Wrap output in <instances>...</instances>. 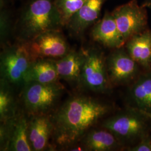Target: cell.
<instances>
[{
	"mask_svg": "<svg viewBox=\"0 0 151 151\" xmlns=\"http://www.w3.org/2000/svg\"><path fill=\"white\" fill-rule=\"evenodd\" d=\"M111 13L125 42L147 29L146 7L139 5L137 0H130L118 6Z\"/></svg>",
	"mask_w": 151,
	"mask_h": 151,
	"instance_id": "obj_8",
	"label": "cell"
},
{
	"mask_svg": "<svg viewBox=\"0 0 151 151\" xmlns=\"http://www.w3.org/2000/svg\"><path fill=\"white\" fill-rule=\"evenodd\" d=\"M143 5L146 7V8H149L151 10V0H146Z\"/></svg>",
	"mask_w": 151,
	"mask_h": 151,
	"instance_id": "obj_23",
	"label": "cell"
},
{
	"mask_svg": "<svg viewBox=\"0 0 151 151\" xmlns=\"http://www.w3.org/2000/svg\"><path fill=\"white\" fill-rule=\"evenodd\" d=\"M53 125L50 114L29 116L27 136L32 151L53 149L49 143L52 138Z\"/></svg>",
	"mask_w": 151,
	"mask_h": 151,
	"instance_id": "obj_12",
	"label": "cell"
},
{
	"mask_svg": "<svg viewBox=\"0 0 151 151\" xmlns=\"http://www.w3.org/2000/svg\"><path fill=\"white\" fill-rule=\"evenodd\" d=\"M86 57V50L71 49L63 57L53 60L60 79L78 85Z\"/></svg>",
	"mask_w": 151,
	"mask_h": 151,
	"instance_id": "obj_14",
	"label": "cell"
},
{
	"mask_svg": "<svg viewBox=\"0 0 151 151\" xmlns=\"http://www.w3.org/2000/svg\"><path fill=\"white\" fill-rule=\"evenodd\" d=\"M60 79L53 60H38L33 61L29 68L24 77V85L32 82L53 83L58 82Z\"/></svg>",
	"mask_w": 151,
	"mask_h": 151,
	"instance_id": "obj_17",
	"label": "cell"
},
{
	"mask_svg": "<svg viewBox=\"0 0 151 151\" xmlns=\"http://www.w3.org/2000/svg\"><path fill=\"white\" fill-rule=\"evenodd\" d=\"M87 0H54L55 5L60 13L63 27L72 15L78 11Z\"/></svg>",
	"mask_w": 151,
	"mask_h": 151,
	"instance_id": "obj_21",
	"label": "cell"
},
{
	"mask_svg": "<svg viewBox=\"0 0 151 151\" xmlns=\"http://www.w3.org/2000/svg\"><path fill=\"white\" fill-rule=\"evenodd\" d=\"M2 48L0 55L1 80L15 88L22 87L24 77L34 60L22 42H16Z\"/></svg>",
	"mask_w": 151,
	"mask_h": 151,
	"instance_id": "obj_5",
	"label": "cell"
},
{
	"mask_svg": "<svg viewBox=\"0 0 151 151\" xmlns=\"http://www.w3.org/2000/svg\"><path fill=\"white\" fill-rule=\"evenodd\" d=\"M22 43L34 61L58 59L65 56L71 49L61 30L47 31Z\"/></svg>",
	"mask_w": 151,
	"mask_h": 151,
	"instance_id": "obj_7",
	"label": "cell"
},
{
	"mask_svg": "<svg viewBox=\"0 0 151 151\" xmlns=\"http://www.w3.org/2000/svg\"><path fill=\"white\" fill-rule=\"evenodd\" d=\"M134 107L146 115L151 114V72L141 76L130 89Z\"/></svg>",
	"mask_w": 151,
	"mask_h": 151,
	"instance_id": "obj_18",
	"label": "cell"
},
{
	"mask_svg": "<svg viewBox=\"0 0 151 151\" xmlns=\"http://www.w3.org/2000/svg\"><path fill=\"white\" fill-rule=\"evenodd\" d=\"M110 109L107 104L84 94L68 97L51 114L53 148L67 150L78 143Z\"/></svg>",
	"mask_w": 151,
	"mask_h": 151,
	"instance_id": "obj_1",
	"label": "cell"
},
{
	"mask_svg": "<svg viewBox=\"0 0 151 151\" xmlns=\"http://www.w3.org/2000/svg\"><path fill=\"white\" fill-rule=\"evenodd\" d=\"M125 48L133 60L142 67L148 68L151 66V30L147 29L125 43Z\"/></svg>",
	"mask_w": 151,
	"mask_h": 151,
	"instance_id": "obj_16",
	"label": "cell"
},
{
	"mask_svg": "<svg viewBox=\"0 0 151 151\" xmlns=\"http://www.w3.org/2000/svg\"><path fill=\"white\" fill-rule=\"evenodd\" d=\"M64 91L60 82L49 83L28 82L22 87L20 100L29 116L50 114Z\"/></svg>",
	"mask_w": 151,
	"mask_h": 151,
	"instance_id": "obj_3",
	"label": "cell"
},
{
	"mask_svg": "<svg viewBox=\"0 0 151 151\" xmlns=\"http://www.w3.org/2000/svg\"><path fill=\"white\" fill-rule=\"evenodd\" d=\"M78 143L85 151H114L123 146L113 133L103 127L89 130Z\"/></svg>",
	"mask_w": 151,
	"mask_h": 151,
	"instance_id": "obj_15",
	"label": "cell"
},
{
	"mask_svg": "<svg viewBox=\"0 0 151 151\" xmlns=\"http://www.w3.org/2000/svg\"><path fill=\"white\" fill-rule=\"evenodd\" d=\"M100 49H86V57L83 65L78 86L96 93H106L111 85L108 77L106 62Z\"/></svg>",
	"mask_w": 151,
	"mask_h": 151,
	"instance_id": "obj_6",
	"label": "cell"
},
{
	"mask_svg": "<svg viewBox=\"0 0 151 151\" xmlns=\"http://www.w3.org/2000/svg\"><path fill=\"white\" fill-rule=\"evenodd\" d=\"M14 24V33L19 42H27L41 33L63 27L54 0H27Z\"/></svg>",
	"mask_w": 151,
	"mask_h": 151,
	"instance_id": "obj_2",
	"label": "cell"
},
{
	"mask_svg": "<svg viewBox=\"0 0 151 151\" xmlns=\"http://www.w3.org/2000/svg\"><path fill=\"white\" fill-rule=\"evenodd\" d=\"M29 118L27 114L20 110L12 119L1 123V151H32L27 136Z\"/></svg>",
	"mask_w": 151,
	"mask_h": 151,
	"instance_id": "obj_9",
	"label": "cell"
},
{
	"mask_svg": "<svg viewBox=\"0 0 151 151\" xmlns=\"http://www.w3.org/2000/svg\"><path fill=\"white\" fill-rule=\"evenodd\" d=\"M6 1H9V0H6Z\"/></svg>",
	"mask_w": 151,
	"mask_h": 151,
	"instance_id": "obj_25",
	"label": "cell"
},
{
	"mask_svg": "<svg viewBox=\"0 0 151 151\" xmlns=\"http://www.w3.org/2000/svg\"><path fill=\"white\" fill-rule=\"evenodd\" d=\"M91 37L95 42L109 48H119L125 43L112 13L109 11H106L103 18L93 25Z\"/></svg>",
	"mask_w": 151,
	"mask_h": 151,
	"instance_id": "obj_13",
	"label": "cell"
},
{
	"mask_svg": "<svg viewBox=\"0 0 151 151\" xmlns=\"http://www.w3.org/2000/svg\"><path fill=\"white\" fill-rule=\"evenodd\" d=\"M106 62L111 86L125 85L132 81L138 73L139 65L123 47L115 49Z\"/></svg>",
	"mask_w": 151,
	"mask_h": 151,
	"instance_id": "obj_10",
	"label": "cell"
},
{
	"mask_svg": "<svg viewBox=\"0 0 151 151\" xmlns=\"http://www.w3.org/2000/svg\"><path fill=\"white\" fill-rule=\"evenodd\" d=\"M8 2L6 0H0V42L2 47L10 44V38L14 30L15 24L12 22Z\"/></svg>",
	"mask_w": 151,
	"mask_h": 151,
	"instance_id": "obj_20",
	"label": "cell"
},
{
	"mask_svg": "<svg viewBox=\"0 0 151 151\" xmlns=\"http://www.w3.org/2000/svg\"><path fill=\"white\" fill-rule=\"evenodd\" d=\"M106 0H87L70 18L65 27L75 38L82 37L87 29L93 25L100 16Z\"/></svg>",
	"mask_w": 151,
	"mask_h": 151,
	"instance_id": "obj_11",
	"label": "cell"
},
{
	"mask_svg": "<svg viewBox=\"0 0 151 151\" xmlns=\"http://www.w3.org/2000/svg\"><path fill=\"white\" fill-rule=\"evenodd\" d=\"M148 116V118H149V119H150V122H151V114H150V115H147Z\"/></svg>",
	"mask_w": 151,
	"mask_h": 151,
	"instance_id": "obj_24",
	"label": "cell"
},
{
	"mask_svg": "<svg viewBox=\"0 0 151 151\" xmlns=\"http://www.w3.org/2000/svg\"><path fill=\"white\" fill-rule=\"evenodd\" d=\"M15 88L0 80V121L4 123L12 119L20 111L15 95Z\"/></svg>",
	"mask_w": 151,
	"mask_h": 151,
	"instance_id": "obj_19",
	"label": "cell"
},
{
	"mask_svg": "<svg viewBox=\"0 0 151 151\" xmlns=\"http://www.w3.org/2000/svg\"><path fill=\"white\" fill-rule=\"evenodd\" d=\"M128 150L130 151H151V139L147 135L139 141L135 145L130 146Z\"/></svg>",
	"mask_w": 151,
	"mask_h": 151,
	"instance_id": "obj_22",
	"label": "cell"
},
{
	"mask_svg": "<svg viewBox=\"0 0 151 151\" xmlns=\"http://www.w3.org/2000/svg\"><path fill=\"white\" fill-rule=\"evenodd\" d=\"M149 120L146 114L133 107L105 119L101 127L113 133L124 146L129 143H137L148 135Z\"/></svg>",
	"mask_w": 151,
	"mask_h": 151,
	"instance_id": "obj_4",
	"label": "cell"
}]
</instances>
